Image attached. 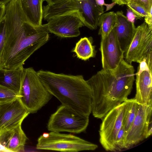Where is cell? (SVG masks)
<instances>
[{
    "label": "cell",
    "instance_id": "6da1fadb",
    "mask_svg": "<svg viewBox=\"0 0 152 152\" xmlns=\"http://www.w3.org/2000/svg\"><path fill=\"white\" fill-rule=\"evenodd\" d=\"M6 40L0 58V67L15 69L25 61L49 39L46 24L34 26L27 21L20 0L6 5Z\"/></svg>",
    "mask_w": 152,
    "mask_h": 152
},
{
    "label": "cell",
    "instance_id": "7a4b0ae2",
    "mask_svg": "<svg viewBox=\"0 0 152 152\" xmlns=\"http://www.w3.org/2000/svg\"><path fill=\"white\" fill-rule=\"evenodd\" d=\"M134 72L133 66L123 59L114 70L102 69L87 80L92 91L91 113L94 117L102 119L128 99Z\"/></svg>",
    "mask_w": 152,
    "mask_h": 152
},
{
    "label": "cell",
    "instance_id": "3957f363",
    "mask_svg": "<svg viewBox=\"0 0 152 152\" xmlns=\"http://www.w3.org/2000/svg\"><path fill=\"white\" fill-rule=\"evenodd\" d=\"M37 72L47 90L61 104L89 117L91 113L92 91L83 75L58 74L43 70Z\"/></svg>",
    "mask_w": 152,
    "mask_h": 152
},
{
    "label": "cell",
    "instance_id": "277c9868",
    "mask_svg": "<svg viewBox=\"0 0 152 152\" xmlns=\"http://www.w3.org/2000/svg\"><path fill=\"white\" fill-rule=\"evenodd\" d=\"M32 67L23 68L19 98L30 113H37L52 97Z\"/></svg>",
    "mask_w": 152,
    "mask_h": 152
},
{
    "label": "cell",
    "instance_id": "5b68a950",
    "mask_svg": "<svg viewBox=\"0 0 152 152\" xmlns=\"http://www.w3.org/2000/svg\"><path fill=\"white\" fill-rule=\"evenodd\" d=\"M98 146L71 134L50 132L46 137L42 135L37 140L36 148L38 150L65 152H77L94 151Z\"/></svg>",
    "mask_w": 152,
    "mask_h": 152
},
{
    "label": "cell",
    "instance_id": "8992f818",
    "mask_svg": "<svg viewBox=\"0 0 152 152\" xmlns=\"http://www.w3.org/2000/svg\"><path fill=\"white\" fill-rule=\"evenodd\" d=\"M89 117L61 104L50 116L47 128L50 132L79 134L86 130Z\"/></svg>",
    "mask_w": 152,
    "mask_h": 152
},
{
    "label": "cell",
    "instance_id": "52a82bcc",
    "mask_svg": "<svg viewBox=\"0 0 152 152\" xmlns=\"http://www.w3.org/2000/svg\"><path fill=\"white\" fill-rule=\"evenodd\" d=\"M124 58L128 63L145 61L152 69V28L145 22L136 28L132 41Z\"/></svg>",
    "mask_w": 152,
    "mask_h": 152
},
{
    "label": "cell",
    "instance_id": "ba28073f",
    "mask_svg": "<svg viewBox=\"0 0 152 152\" xmlns=\"http://www.w3.org/2000/svg\"><path fill=\"white\" fill-rule=\"evenodd\" d=\"M126 102H123L110 110L102 119L99 131V142L107 151H117L116 140L122 126Z\"/></svg>",
    "mask_w": 152,
    "mask_h": 152
},
{
    "label": "cell",
    "instance_id": "9c48e42d",
    "mask_svg": "<svg viewBox=\"0 0 152 152\" xmlns=\"http://www.w3.org/2000/svg\"><path fill=\"white\" fill-rule=\"evenodd\" d=\"M152 103L139 104L137 113L125 137L124 149H128L146 139L150 123L152 122Z\"/></svg>",
    "mask_w": 152,
    "mask_h": 152
},
{
    "label": "cell",
    "instance_id": "30bf717a",
    "mask_svg": "<svg viewBox=\"0 0 152 152\" xmlns=\"http://www.w3.org/2000/svg\"><path fill=\"white\" fill-rule=\"evenodd\" d=\"M45 24L49 32L61 38H72L80 34V28L84 26L78 11L50 19Z\"/></svg>",
    "mask_w": 152,
    "mask_h": 152
},
{
    "label": "cell",
    "instance_id": "8fae6325",
    "mask_svg": "<svg viewBox=\"0 0 152 152\" xmlns=\"http://www.w3.org/2000/svg\"><path fill=\"white\" fill-rule=\"evenodd\" d=\"M100 50L103 69L114 70L124 59V52L113 28L107 36L101 37Z\"/></svg>",
    "mask_w": 152,
    "mask_h": 152
},
{
    "label": "cell",
    "instance_id": "7c38bea8",
    "mask_svg": "<svg viewBox=\"0 0 152 152\" xmlns=\"http://www.w3.org/2000/svg\"><path fill=\"white\" fill-rule=\"evenodd\" d=\"M30 113L19 98L0 104V132L22 124Z\"/></svg>",
    "mask_w": 152,
    "mask_h": 152
},
{
    "label": "cell",
    "instance_id": "4fadbf2b",
    "mask_svg": "<svg viewBox=\"0 0 152 152\" xmlns=\"http://www.w3.org/2000/svg\"><path fill=\"white\" fill-rule=\"evenodd\" d=\"M136 75V93L135 98L138 104L152 103V69L145 61L139 63Z\"/></svg>",
    "mask_w": 152,
    "mask_h": 152
},
{
    "label": "cell",
    "instance_id": "5bb4252c",
    "mask_svg": "<svg viewBox=\"0 0 152 152\" xmlns=\"http://www.w3.org/2000/svg\"><path fill=\"white\" fill-rule=\"evenodd\" d=\"M78 12L84 26L90 29H96L99 18L104 12V7L98 5L95 0H77Z\"/></svg>",
    "mask_w": 152,
    "mask_h": 152
},
{
    "label": "cell",
    "instance_id": "9a60e30c",
    "mask_svg": "<svg viewBox=\"0 0 152 152\" xmlns=\"http://www.w3.org/2000/svg\"><path fill=\"white\" fill-rule=\"evenodd\" d=\"M116 13L117 21L113 28L120 47L125 53L134 36L136 28L134 22L129 20L122 11Z\"/></svg>",
    "mask_w": 152,
    "mask_h": 152
},
{
    "label": "cell",
    "instance_id": "2e32d148",
    "mask_svg": "<svg viewBox=\"0 0 152 152\" xmlns=\"http://www.w3.org/2000/svg\"><path fill=\"white\" fill-rule=\"evenodd\" d=\"M20 124L11 129L0 132V143L10 152L23 151L28 138Z\"/></svg>",
    "mask_w": 152,
    "mask_h": 152
},
{
    "label": "cell",
    "instance_id": "e0dca14e",
    "mask_svg": "<svg viewBox=\"0 0 152 152\" xmlns=\"http://www.w3.org/2000/svg\"><path fill=\"white\" fill-rule=\"evenodd\" d=\"M22 10L28 22L35 26L42 25L44 0H20Z\"/></svg>",
    "mask_w": 152,
    "mask_h": 152
},
{
    "label": "cell",
    "instance_id": "ac0fdd59",
    "mask_svg": "<svg viewBox=\"0 0 152 152\" xmlns=\"http://www.w3.org/2000/svg\"><path fill=\"white\" fill-rule=\"evenodd\" d=\"M78 11L76 0H64L53 5L48 4L43 8V18L45 20Z\"/></svg>",
    "mask_w": 152,
    "mask_h": 152
},
{
    "label": "cell",
    "instance_id": "d6986e66",
    "mask_svg": "<svg viewBox=\"0 0 152 152\" xmlns=\"http://www.w3.org/2000/svg\"><path fill=\"white\" fill-rule=\"evenodd\" d=\"M23 66L15 69L0 67V86L8 88L19 95Z\"/></svg>",
    "mask_w": 152,
    "mask_h": 152
},
{
    "label": "cell",
    "instance_id": "ffe728a7",
    "mask_svg": "<svg viewBox=\"0 0 152 152\" xmlns=\"http://www.w3.org/2000/svg\"><path fill=\"white\" fill-rule=\"evenodd\" d=\"M72 51L76 54L77 58L84 61L94 57L96 52L92 38H81Z\"/></svg>",
    "mask_w": 152,
    "mask_h": 152
},
{
    "label": "cell",
    "instance_id": "44dd1931",
    "mask_svg": "<svg viewBox=\"0 0 152 152\" xmlns=\"http://www.w3.org/2000/svg\"><path fill=\"white\" fill-rule=\"evenodd\" d=\"M125 101V110L122 122L125 137L135 118L139 106L134 98L128 99Z\"/></svg>",
    "mask_w": 152,
    "mask_h": 152
},
{
    "label": "cell",
    "instance_id": "7402d4cb",
    "mask_svg": "<svg viewBox=\"0 0 152 152\" xmlns=\"http://www.w3.org/2000/svg\"><path fill=\"white\" fill-rule=\"evenodd\" d=\"M116 21V13L114 12L102 14L100 17L98 23L99 27V34L101 37L107 36L114 28Z\"/></svg>",
    "mask_w": 152,
    "mask_h": 152
},
{
    "label": "cell",
    "instance_id": "603a6c76",
    "mask_svg": "<svg viewBox=\"0 0 152 152\" xmlns=\"http://www.w3.org/2000/svg\"><path fill=\"white\" fill-rule=\"evenodd\" d=\"M19 97L18 94L14 91L0 86V104L10 102Z\"/></svg>",
    "mask_w": 152,
    "mask_h": 152
},
{
    "label": "cell",
    "instance_id": "cb8c5ba5",
    "mask_svg": "<svg viewBox=\"0 0 152 152\" xmlns=\"http://www.w3.org/2000/svg\"><path fill=\"white\" fill-rule=\"evenodd\" d=\"M126 5L129 9L137 18L145 17L149 14L144 8L138 4L129 2Z\"/></svg>",
    "mask_w": 152,
    "mask_h": 152
},
{
    "label": "cell",
    "instance_id": "d4e9b609",
    "mask_svg": "<svg viewBox=\"0 0 152 152\" xmlns=\"http://www.w3.org/2000/svg\"><path fill=\"white\" fill-rule=\"evenodd\" d=\"M6 37L5 19L4 16L0 21V58L5 44Z\"/></svg>",
    "mask_w": 152,
    "mask_h": 152
},
{
    "label": "cell",
    "instance_id": "484cf974",
    "mask_svg": "<svg viewBox=\"0 0 152 152\" xmlns=\"http://www.w3.org/2000/svg\"><path fill=\"white\" fill-rule=\"evenodd\" d=\"M124 130L122 126L116 137V145L117 151H120L124 149Z\"/></svg>",
    "mask_w": 152,
    "mask_h": 152
},
{
    "label": "cell",
    "instance_id": "4316f807",
    "mask_svg": "<svg viewBox=\"0 0 152 152\" xmlns=\"http://www.w3.org/2000/svg\"><path fill=\"white\" fill-rule=\"evenodd\" d=\"M129 2L133 3L142 6L149 13L152 10V0H129Z\"/></svg>",
    "mask_w": 152,
    "mask_h": 152
},
{
    "label": "cell",
    "instance_id": "83f0119b",
    "mask_svg": "<svg viewBox=\"0 0 152 152\" xmlns=\"http://www.w3.org/2000/svg\"><path fill=\"white\" fill-rule=\"evenodd\" d=\"M96 4L98 6L101 7H103L105 6L106 7V9L105 12L109 10L116 4L115 2H113L110 4H106L104 2V0H95Z\"/></svg>",
    "mask_w": 152,
    "mask_h": 152
},
{
    "label": "cell",
    "instance_id": "f1b7e54d",
    "mask_svg": "<svg viewBox=\"0 0 152 152\" xmlns=\"http://www.w3.org/2000/svg\"><path fill=\"white\" fill-rule=\"evenodd\" d=\"M152 10H151L149 15L145 17V22L151 28H152Z\"/></svg>",
    "mask_w": 152,
    "mask_h": 152
},
{
    "label": "cell",
    "instance_id": "f546056e",
    "mask_svg": "<svg viewBox=\"0 0 152 152\" xmlns=\"http://www.w3.org/2000/svg\"><path fill=\"white\" fill-rule=\"evenodd\" d=\"M5 9L6 5H0V21L5 15Z\"/></svg>",
    "mask_w": 152,
    "mask_h": 152
},
{
    "label": "cell",
    "instance_id": "4dcf8cb0",
    "mask_svg": "<svg viewBox=\"0 0 152 152\" xmlns=\"http://www.w3.org/2000/svg\"><path fill=\"white\" fill-rule=\"evenodd\" d=\"M113 2H115L119 5H126L128 3V0H112Z\"/></svg>",
    "mask_w": 152,
    "mask_h": 152
},
{
    "label": "cell",
    "instance_id": "1f68e13d",
    "mask_svg": "<svg viewBox=\"0 0 152 152\" xmlns=\"http://www.w3.org/2000/svg\"><path fill=\"white\" fill-rule=\"evenodd\" d=\"M64 0H44L47 2L48 4L51 5L57 3Z\"/></svg>",
    "mask_w": 152,
    "mask_h": 152
},
{
    "label": "cell",
    "instance_id": "d6a6232c",
    "mask_svg": "<svg viewBox=\"0 0 152 152\" xmlns=\"http://www.w3.org/2000/svg\"><path fill=\"white\" fill-rule=\"evenodd\" d=\"M152 133V122H151L149 125L146 135V138H148L151 136Z\"/></svg>",
    "mask_w": 152,
    "mask_h": 152
},
{
    "label": "cell",
    "instance_id": "836d02e7",
    "mask_svg": "<svg viewBox=\"0 0 152 152\" xmlns=\"http://www.w3.org/2000/svg\"><path fill=\"white\" fill-rule=\"evenodd\" d=\"M12 0H0V5H6Z\"/></svg>",
    "mask_w": 152,
    "mask_h": 152
},
{
    "label": "cell",
    "instance_id": "e575fe53",
    "mask_svg": "<svg viewBox=\"0 0 152 152\" xmlns=\"http://www.w3.org/2000/svg\"><path fill=\"white\" fill-rule=\"evenodd\" d=\"M0 152H10V151L7 149L0 143Z\"/></svg>",
    "mask_w": 152,
    "mask_h": 152
},
{
    "label": "cell",
    "instance_id": "d590c367",
    "mask_svg": "<svg viewBox=\"0 0 152 152\" xmlns=\"http://www.w3.org/2000/svg\"><path fill=\"white\" fill-rule=\"evenodd\" d=\"M49 135V133L45 132L42 135L45 137H46L48 136Z\"/></svg>",
    "mask_w": 152,
    "mask_h": 152
},
{
    "label": "cell",
    "instance_id": "8d00e7d4",
    "mask_svg": "<svg viewBox=\"0 0 152 152\" xmlns=\"http://www.w3.org/2000/svg\"><path fill=\"white\" fill-rule=\"evenodd\" d=\"M129 0H128V2H129Z\"/></svg>",
    "mask_w": 152,
    "mask_h": 152
},
{
    "label": "cell",
    "instance_id": "74e56055",
    "mask_svg": "<svg viewBox=\"0 0 152 152\" xmlns=\"http://www.w3.org/2000/svg\"></svg>",
    "mask_w": 152,
    "mask_h": 152
}]
</instances>
